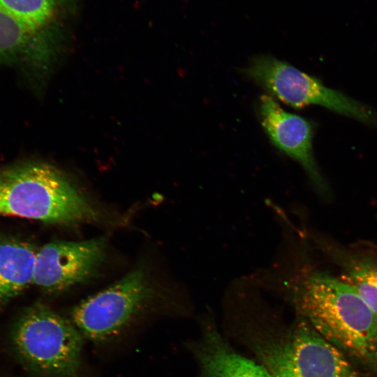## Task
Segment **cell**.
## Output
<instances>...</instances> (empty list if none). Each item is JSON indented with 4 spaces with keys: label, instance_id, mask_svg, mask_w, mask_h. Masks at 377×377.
<instances>
[{
    "label": "cell",
    "instance_id": "6da1fadb",
    "mask_svg": "<svg viewBox=\"0 0 377 377\" xmlns=\"http://www.w3.org/2000/svg\"><path fill=\"white\" fill-rule=\"evenodd\" d=\"M296 288L299 307L316 332L341 351L377 369V314L353 286L315 272Z\"/></svg>",
    "mask_w": 377,
    "mask_h": 377
},
{
    "label": "cell",
    "instance_id": "7a4b0ae2",
    "mask_svg": "<svg viewBox=\"0 0 377 377\" xmlns=\"http://www.w3.org/2000/svg\"><path fill=\"white\" fill-rule=\"evenodd\" d=\"M0 214L48 223L97 220L96 209L59 170L31 163L0 170Z\"/></svg>",
    "mask_w": 377,
    "mask_h": 377
},
{
    "label": "cell",
    "instance_id": "3957f363",
    "mask_svg": "<svg viewBox=\"0 0 377 377\" xmlns=\"http://www.w3.org/2000/svg\"><path fill=\"white\" fill-rule=\"evenodd\" d=\"M84 339L69 318L41 304L25 312L14 337L23 359L45 377H83Z\"/></svg>",
    "mask_w": 377,
    "mask_h": 377
},
{
    "label": "cell",
    "instance_id": "277c9868",
    "mask_svg": "<svg viewBox=\"0 0 377 377\" xmlns=\"http://www.w3.org/2000/svg\"><path fill=\"white\" fill-rule=\"evenodd\" d=\"M152 297L145 271L137 268L75 305L69 319L84 339L96 343L107 341L131 325Z\"/></svg>",
    "mask_w": 377,
    "mask_h": 377
},
{
    "label": "cell",
    "instance_id": "5b68a950",
    "mask_svg": "<svg viewBox=\"0 0 377 377\" xmlns=\"http://www.w3.org/2000/svg\"><path fill=\"white\" fill-rule=\"evenodd\" d=\"M244 73L272 95L292 107L319 105L364 122L374 120L373 112L362 104L274 57L260 56L253 59Z\"/></svg>",
    "mask_w": 377,
    "mask_h": 377
},
{
    "label": "cell",
    "instance_id": "8992f818",
    "mask_svg": "<svg viewBox=\"0 0 377 377\" xmlns=\"http://www.w3.org/2000/svg\"><path fill=\"white\" fill-rule=\"evenodd\" d=\"M263 356L275 377H360L342 351L307 323L283 344L269 346Z\"/></svg>",
    "mask_w": 377,
    "mask_h": 377
},
{
    "label": "cell",
    "instance_id": "52a82bcc",
    "mask_svg": "<svg viewBox=\"0 0 377 377\" xmlns=\"http://www.w3.org/2000/svg\"><path fill=\"white\" fill-rule=\"evenodd\" d=\"M105 246L103 237L44 245L37 251L33 283L57 293L87 281L101 264Z\"/></svg>",
    "mask_w": 377,
    "mask_h": 377
},
{
    "label": "cell",
    "instance_id": "ba28073f",
    "mask_svg": "<svg viewBox=\"0 0 377 377\" xmlns=\"http://www.w3.org/2000/svg\"><path fill=\"white\" fill-rule=\"evenodd\" d=\"M258 109L262 126L272 142L299 162L318 189H325V182L313 157L311 124L299 115L286 112L266 94L260 97Z\"/></svg>",
    "mask_w": 377,
    "mask_h": 377
},
{
    "label": "cell",
    "instance_id": "9c48e42d",
    "mask_svg": "<svg viewBox=\"0 0 377 377\" xmlns=\"http://www.w3.org/2000/svg\"><path fill=\"white\" fill-rule=\"evenodd\" d=\"M37 251L31 244L0 238V310L33 283Z\"/></svg>",
    "mask_w": 377,
    "mask_h": 377
},
{
    "label": "cell",
    "instance_id": "30bf717a",
    "mask_svg": "<svg viewBox=\"0 0 377 377\" xmlns=\"http://www.w3.org/2000/svg\"><path fill=\"white\" fill-rule=\"evenodd\" d=\"M199 353L202 377H275L267 368L228 348L209 333Z\"/></svg>",
    "mask_w": 377,
    "mask_h": 377
},
{
    "label": "cell",
    "instance_id": "8fae6325",
    "mask_svg": "<svg viewBox=\"0 0 377 377\" xmlns=\"http://www.w3.org/2000/svg\"><path fill=\"white\" fill-rule=\"evenodd\" d=\"M38 34L0 7V62L31 53Z\"/></svg>",
    "mask_w": 377,
    "mask_h": 377
},
{
    "label": "cell",
    "instance_id": "7c38bea8",
    "mask_svg": "<svg viewBox=\"0 0 377 377\" xmlns=\"http://www.w3.org/2000/svg\"><path fill=\"white\" fill-rule=\"evenodd\" d=\"M60 0H0V7L39 33L52 19Z\"/></svg>",
    "mask_w": 377,
    "mask_h": 377
},
{
    "label": "cell",
    "instance_id": "4fadbf2b",
    "mask_svg": "<svg viewBox=\"0 0 377 377\" xmlns=\"http://www.w3.org/2000/svg\"><path fill=\"white\" fill-rule=\"evenodd\" d=\"M343 280L353 286L377 314V261L365 259L353 263Z\"/></svg>",
    "mask_w": 377,
    "mask_h": 377
}]
</instances>
